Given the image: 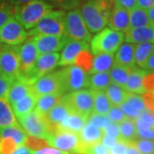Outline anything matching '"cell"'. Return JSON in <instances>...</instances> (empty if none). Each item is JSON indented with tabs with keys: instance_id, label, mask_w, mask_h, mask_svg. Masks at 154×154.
Listing matches in <instances>:
<instances>
[{
	"instance_id": "1",
	"label": "cell",
	"mask_w": 154,
	"mask_h": 154,
	"mask_svg": "<svg viewBox=\"0 0 154 154\" xmlns=\"http://www.w3.org/2000/svg\"><path fill=\"white\" fill-rule=\"evenodd\" d=\"M112 8V1L110 0H88L79 11L89 32L97 33L108 24Z\"/></svg>"
},
{
	"instance_id": "2",
	"label": "cell",
	"mask_w": 154,
	"mask_h": 154,
	"mask_svg": "<svg viewBox=\"0 0 154 154\" xmlns=\"http://www.w3.org/2000/svg\"><path fill=\"white\" fill-rule=\"evenodd\" d=\"M53 10V6L44 0H32L15 8L13 17L26 30L33 28L38 21Z\"/></svg>"
},
{
	"instance_id": "3",
	"label": "cell",
	"mask_w": 154,
	"mask_h": 154,
	"mask_svg": "<svg viewBox=\"0 0 154 154\" xmlns=\"http://www.w3.org/2000/svg\"><path fill=\"white\" fill-rule=\"evenodd\" d=\"M90 41L94 55L99 53L114 54L124 41V33L105 28L96 33Z\"/></svg>"
},
{
	"instance_id": "4",
	"label": "cell",
	"mask_w": 154,
	"mask_h": 154,
	"mask_svg": "<svg viewBox=\"0 0 154 154\" xmlns=\"http://www.w3.org/2000/svg\"><path fill=\"white\" fill-rule=\"evenodd\" d=\"M64 17V11H51L38 21L36 26L28 32V35H63Z\"/></svg>"
},
{
	"instance_id": "5",
	"label": "cell",
	"mask_w": 154,
	"mask_h": 154,
	"mask_svg": "<svg viewBox=\"0 0 154 154\" xmlns=\"http://www.w3.org/2000/svg\"><path fill=\"white\" fill-rule=\"evenodd\" d=\"M17 121L22 129L29 136L46 140L51 134L49 123L45 117L35 110L17 118Z\"/></svg>"
},
{
	"instance_id": "6",
	"label": "cell",
	"mask_w": 154,
	"mask_h": 154,
	"mask_svg": "<svg viewBox=\"0 0 154 154\" xmlns=\"http://www.w3.org/2000/svg\"><path fill=\"white\" fill-rule=\"evenodd\" d=\"M46 142L48 146L69 154H82V146L76 133L57 129L50 134Z\"/></svg>"
},
{
	"instance_id": "7",
	"label": "cell",
	"mask_w": 154,
	"mask_h": 154,
	"mask_svg": "<svg viewBox=\"0 0 154 154\" xmlns=\"http://www.w3.org/2000/svg\"><path fill=\"white\" fill-rule=\"evenodd\" d=\"M72 112L86 118L94 110V91L92 89H81L63 96Z\"/></svg>"
},
{
	"instance_id": "8",
	"label": "cell",
	"mask_w": 154,
	"mask_h": 154,
	"mask_svg": "<svg viewBox=\"0 0 154 154\" xmlns=\"http://www.w3.org/2000/svg\"><path fill=\"white\" fill-rule=\"evenodd\" d=\"M64 34L68 38L75 40H83L87 42L91 40V33L83 21L79 10H72L65 14Z\"/></svg>"
},
{
	"instance_id": "9",
	"label": "cell",
	"mask_w": 154,
	"mask_h": 154,
	"mask_svg": "<svg viewBox=\"0 0 154 154\" xmlns=\"http://www.w3.org/2000/svg\"><path fill=\"white\" fill-rule=\"evenodd\" d=\"M31 88L32 93L36 97L52 94L63 95V94L65 93L63 84L61 70L51 71L40 76L31 85Z\"/></svg>"
},
{
	"instance_id": "10",
	"label": "cell",
	"mask_w": 154,
	"mask_h": 154,
	"mask_svg": "<svg viewBox=\"0 0 154 154\" xmlns=\"http://www.w3.org/2000/svg\"><path fill=\"white\" fill-rule=\"evenodd\" d=\"M61 74L65 93L69 94L88 87L89 74L78 65H69L61 69Z\"/></svg>"
},
{
	"instance_id": "11",
	"label": "cell",
	"mask_w": 154,
	"mask_h": 154,
	"mask_svg": "<svg viewBox=\"0 0 154 154\" xmlns=\"http://www.w3.org/2000/svg\"><path fill=\"white\" fill-rule=\"evenodd\" d=\"M60 54L58 52L39 54L35 61L34 66L31 71L24 75H19L27 81L29 84H33L38 78L51 72L58 64Z\"/></svg>"
},
{
	"instance_id": "12",
	"label": "cell",
	"mask_w": 154,
	"mask_h": 154,
	"mask_svg": "<svg viewBox=\"0 0 154 154\" xmlns=\"http://www.w3.org/2000/svg\"><path fill=\"white\" fill-rule=\"evenodd\" d=\"M28 36V32L14 17L0 28V43L8 45L22 44Z\"/></svg>"
},
{
	"instance_id": "13",
	"label": "cell",
	"mask_w": 154,
	"mask_h": 154,
	"mask_svg": "<svg viewBox=\"0 0 154 154\" xmlns=\"http://www.w3.org/2000/svg\"><path fill=\"white\" fill-rule=\"evenodd\" d=\"M17 46L5 45L0 49L1 73L14 78H17L20 75V60Z\"/></svg>"
},
{
	"instance_id": "14",
	"label": "cell",
	"mask_w": 154,
	"mask_h": 154,
	"mask_svg": "<svg viewBox=\"0 0 154 154\" xmlns=\"http://www.w3.org/2000/svg\"><path fill=\"white\" fill-rule=\"evenodd\" d=\"M33 43L39 54L58 52L63 50L69 38L63 35H33L32 36Z\"/></svg>"
},
{
	"instance_id": "15",
	"label": "cell",
	"mask_w": 154,
	"mask_h": 154,
	"mask_svg": "<svg viewBox=\"0 0 154 154\" xmlns=\"http://www.w3.org/2000/svg\"><path fill=\"white\" fill-rule=\"evenodd\" d=\"M20 60V75H24L33 69L38 53L33 38L26 39L21 45L17 46Z\"/></svg>"
},
{
	"instance_id": "16",
	"label": "cell",
	"mask_w": 154,
	"mask_h": 154,
	"mask_svg": "<svg viewBox=\"0 0 154 154\" xmlns=\"http://www.w3.org/2000/svg\"><path fill=\"white\" fill-rule=\"evenodd\" d=\"M89 49V44L83 40H75L69 38L63 46L60 58L58 61V66H69L75 64L80 54Z\"/></svg>"
},
{
	"instance_id": "17",
	"label": "cell",
	"mask_w": 154,
	"mask_h": 154,
	"mask_svg": "<svg viewBox=\"0 0 154 154\" xmlns=\"http://www.w3.org/2000/svg\"><path fill=\"white\" fill-rule=\"evenodd\" d=\"M107 25L113 30L125 33L129 28V11L114 4Z\"/></svg>"
},
{
	"instance_id": "18",
	"label": "cell",
	"mask_w": 154,
	"mask_h": 154,
	"mask_svg": "<svg viewBox=\"0 0 154 154\" xmlns=\"http://www.w3.org/2000/svg\"><path fill=\"white\" fill-rule=\"evenodd\" d=\"M70 112H72L70 108L67 103L64 101L63 98L62 97L61 100L57 103L51 110L48 111V113L45 116L47 122L49 123L51 134L55 132L57 129V125L63 121L67 116Z\"/></svg>"
},
{
	"instance_id": "19",
	"label": "cell",
	"mask_w": 154,
	"mask_h": 154,
	"mask_svg": "<svg viewBox=\"0 0 154 154\" xmlns=\"http://www.w3.org/2000/svg\"><path fill=\"white\" fill-rule=\"evenodd\" d=\"M124 39L132 44L154 42V25L128 28L125 32Z\"/></svg>"
},
{
	"instance_id": "20",
	"label": "cell",
	"mask_w": 154,
	"mask_h": 154,
	"mask_svg": "<svg viewBox=\"0 0 154 154\" xmlns=\"http://www.w3.org/2000/svg\"><path fill=\"white\" fill-rule=\"evenodd\" d=\"M146 71V69L137 66L129 69V74L125 86L127 92L140 95L146 93L143 87V76Z\"/></svg>"
},
{
	"instance_id": "21",
	"label": "cell",
	"mask_w": 154,
	"mask_h": 154,
	"mask_svg": "<svg viewBox=\"0 0 154 154\" xmlns=\"http://www.w3.org/2000/svg\"><path fill=\"white\" fill-rule=\"evenodd\" d=\"M30 94H32L31 84H29L21 76H18L13 82L9 90L7 100L10 105H12L13 103L22 99Z\"/></svg>"
},
{
	"instance_id": "22",
	"label": "cell",
	"mask_w": 154,
	"mask_h": 154,
	"mask_svg": "<svg viewBox=\"0 0 154 154\" xmlns=\"http://www.w3.org/2000/svg\"><path fill=\"white\" fill-rule=\"evenodd\" d=\"M134 44L128 42L122 43L116 51L114 63L128 69L136 66L134 61Z\"/></svg>"
},
{
	"instance_id": "23",
	"label": "cell",
	"mask_w": 154,
	"mask_h": 154,
	"mask_svg": "<svg viewBox=\"0 0 154 154\" xmlns=\"http://www.w3.org/2000/svg\"><path fill=\"white\" fill-rule=\"evenodd\" d=\"M78 134L83 148L100 142L104 135V131L103 129L95 127L88 122Z\"/></svg>"
},
{
	"instance_id": "24",
	"label": "cell",
	"mask_w": 154,
	"mask_h": 154,
	"mask_svg": "<svg viewBox=\"0 0 154 154\" xmlns=\"http://www.w3.org/2000/svg\"><path fill=\"white\" fill-rule=\"evenodd\" d=\"M87 122H88V118L75 112H70L57 125V129L79 134Z\"/></svg>"
},
{
	"instance_id": "25",
	"label": "cell",
	"mask_w": 154,
	"mask_h": 154,
	"mask_svg": "<svg viewBox=\"0 0 154 154\" xmlns=\"http://www.w3.org/2000/svg\"><path fill=\"white\" fill-rule=\"evenodd\" d=\"M37 97L32 93L28 96L22 98L17 102L11 105L12 110L17 118H19L22 116L26 115L29 112L33 111L35 108Z\"/></svg>"
},
{
	"instance_id": "26",
	"label": "cell",
	"mask_w": 154,
	"mask_h": 154,
	"mask_svg": "<svg viewBox=\"0 0 154 154\" xmlns=\"http://www.w3.org/2000/svg\"><path fill=\"white\" fill-rule=\"evenodd\" d=\"M114 63V54L99 53L94 55L92 68L89 69V75L99 72H109Z\"/></svg>"
},
{
	"instance_id": "27",
	"label": "cell",
	"mask_w": 154,
	"mask_h": 154,
	"mask_svg": "<svg viewBox=\"0 0 154 154\" xmlns=\"http://www.w3.org/2000/svg\"><path fill=\"white\" fill-rule=\"evenodd\" d=\"M0 137L12 139L18 146H23L26 143L28 134L22 129L19 123L3 128L0 129Z\"/></svg>"
},
{
	"instance_id": "28",
	"label": "cell",
	"mask_w": 154,
	"mask_h": 154,
	"mask_svg": "<svg viewBox=\"0 0 154 154\" xmlns=\"http://www.w3.org/2000/svg\"><path fill=\"white\" fill-rule=\"evenodd\" d=\"M63 97V94H45L38 96L36 99V104L34 110L38 112L40 115L45 116L54 105L58 103Z\"/></svg>"
},
{
	"instance_id": "29",
	"label": "cell",
	"mask_w": 154,
	"mask_h": 154,
	"mask_svg": "<svg viewBox=\"0 0 154 154\" xmlns=\"http://www.w3.org/2000/svg\"><path fill=\"white\" fill-rule=\"evenodd\" d=\"M154 51V42H143L134 45V61L135 65L145 69L149 57Z\"/></svg>"
},
{
	"instance_id": "30",
	"label": "cell",
	"mask_w": 154,
	"mask_h": 154,
	"mask_svg": "<svg viewBox=\"0 0 154 154\" xmlns=\"http://www.w3.org/2000/svg\"><path fill=\"white\" fill-rule=\"evenodd\" d=\"M152 25L149 20L147 11L136 6L129 11V28H140Z\"/></svg>"
},
{
	"instance_id": "31",
	"label": "cell",
	"mask_w": 154,
	"mask_h": 154,
	"mask_svg": "<svg viewBox=\"0 0 154 154\" xmlns=\"http://www.w3.org/2000/svg\"><path fill=\"white\" fill-rule=\"evenodd\" d=\"M18 121L7 99H0V129L17 124Z\"/></svg>"
},
{
	"instance_id": "32",
	"label": "cell",
	"mask_w": 154,
	"mask_h": 154,
	"mask_svg": "<svg viewBox=\"0 0 154 154\" xmlns=\"http://www.w3.org/2000/svg\"><path fill=\"white\" fill-rule=\"evenodd\" d=\"M110 82L109 72H99L89 75L88 87L93 91H105Z\"/></svg>"
},
{
	"instance_id": "33",
	"label": "cell",
	"mask_w": 154,
	"mask_h": 154,
	"mask_svg": "<svg viewBox=\"0 0 154 154\" xmlns=\"http://www.w3.org/2000/svg\"><path fill=\"white\" fill-rule=\"evenodd\" d=\"M105 93L107 95L111 105L119 106L125 100L127 91L125 88H122L121 86L116 83L110 82L105 90Z\"/></svg>"
},
{
	"instance_id": "34",
	"label": "cell",
	"mask_w": 154,
	"mask_h": 154,
	"mask_svg": "<svg viewBox=\"0 0 154 154\" xmlns=\"http://www.w3.org/2000/svg\"><path fill=\"white\" fill-rule=\"evenodd\" d=\"M118 124L120 128V140L128 143L137 139V128L134 120L130 118H126L124 121Z\"/></svg>"
},
{
	"instance_id": "35",
	"label": "cell",
	"mask_w": 154,
	"mask_h": 154,
	"mask_svg": "<svg viewBox=\"0 0 154 154\" xmlns=\"http://www.w3.org/2000/svg\"><path fill=\"white\" fill-rule=\"evenodd\" d=\"M109 74H110L111 82L116 83V84L121 86L122 88H125L128 74H129L128 68L122 66L120 64L114 63L109 71Z\"/></svg>"
},
{
	"instance_id": "36",
	"label": "cell",
	"mask_w": 154,
	"mask_h": 154,
	"mask_svg": "<svg viewBox=\"0 0 154 154\" xmlns=\"http://www.w3.org/2000/svg\"><path fill=\"white\" fill-rule=\"evenodd\" d=\"M110 100L105 91H94V110L93 112L106 115L111 107Z\"/></svg>"
},
{
	"instance_id": "37",
	"label": "cell",
	"mask_w": 154,
	"mask_h": 154,
	"mask_svg": "<svg viewBox=\"0 0 154 154\" xmlns=\"http://www.w3.org/2000/svg\"><path fill=\"white\" fill-rule=\"evenodd\" d=\"M124 102L127 103L129 106H131L132 108H134V110H138L140 112H143L146 110V106H145L143 98L140 94H132V93L127 92Z\"/></svg>"
},
{
	"instance_id": "38",
	"label": "cell",
	"mask_w": 154,
	"mask_h": 154,
	"mask_svg": "<svg viewBox=\"0 0 154 154\" xmlns=\"http://www.w3.org/2000/svg\"><path fill=\"white\" fill-rule=\"evenodd\" d=\"M88 122L89 123H91L101 129H105L106 127H108L111 123V122L109 119V117L107 116V115L98 114L95 112H92L91 115L88 116Z\"/></svg>"
},
{
	"instance_id": "39",
	"label": "cell",
	"mask_w": 154,
	"mask_h": 154,
	"mask_svg": "<svg viewBox=\"0 0 154 154\" xmlns=\"http://www.w3.org/2000/svg\"><path fill=\"white\" fill-rule=\"evenodd\" d=\"M133 143L141 154H153L154 153V141L151 140L145 139H135Z\"/></svg>"
},
{
	"instance_id": "40",
	"label": "cell",
	"mask_w": 154,
	"mask_h": 154,
	"mask_svg": "<svg viewBox=\"0 0 154 154\" xmlns=\"http://www.w3.org/2000/svg\"><path fill=\"white\" fill-rule=\"evenodd\" d=\"M15 80L16 78L14 77L8 76L4 74L0 75V99H7L9 90Z\"/></svg>"
},
{
	"instance_id": "41",
	"label": "cell",
	"mask_w": 154,
	"mask_h": 154,
	"mask_svg": "<svg viewBox=\"0 0 154 154\" xmlns=\"http://www.w3.org/2000/svg\"><path fill=\"white\" fill-rule=\"evenodd\" d=\"M13 13L12 7L5 1L0 0V28L13 17Z\"/></svg>"
},
{
	"instance_id": "42",
	"label": "cell",
	"mask_w": 154,
	"mask_h": 154,
	"mask_svg": "<svg viewBox=\"0 0 154 154\" xmlns=\"http://www.w3.org/2000/svg\"><path fill=\"white\" fill-rule=\"evenodd\" d=\"M106 115L109 117L111 122H115V123H120L128 118L123 113V111L122 110L120 106L118 105H111Z\"/></svg>"
},
{
	"instance_id": "43",
	"label": "cell",
	"mask_w": 154,
	"mask_h": 154,
	"mask_svg": "<svg viewBox=\"0 0 154 154\" xmlns=\"http://www.w3.org/2000/svg\"><path fill=\"white\" fill-rule=\"evenodd\" d=\"M82 154H110V150L99 142L89 146L83 147Z\"/></svg>"
},
{
	"instance_id": "44",
	"label": "cell",
	"mask_w": 154,
	"mask_h": 154,
	"mask_svg": "<svg viewBox=\"0 0 154 154\" xmlns=\"http://www.w3.org/2000/svg\"><path fill=\"white\" fill-rule=\"evenodd\" d=\"M25 146H27L28 148L32 149L33 151H34L35 149L38 150L39 148H42L44 147L45 146H48V144L46 142L45 140L43 139H39V138H35L32 137V136H29L28 137L27 140H26V143Z\"/></svg>"
},
{
	"instance_id": "45",
	"label": "cell",
	"mask_w": 154,
	"mask_h": 154,
	"mask_svg": "<svg viewBox=\"0 0 154 154\" xmlns=\"http://www.w3.org/2000/svg\"><path fill=\"white\" fill-rule=\"evenodd\" d=\"M119 106H120V108L123 111V113L125 114L127 117L132 119L134 121H135L136 119H138L140 117V113H141V112H140L138 110H134V108H132L131 106H129L125 102H123Z\"/></svg>"
},
{
	"instance_id": "46",
	"label": "cell",
	"mask_w": 154,
	"mask_h": 154,
	"mask_svg": "<svg viewBox=\"0 0 154 154\" xmlns=\"http://www.w3.org/2000/svg\"><path fill=\"white\" fill-rule=\"evenodd\" d=\"M143 87L146 93L154 91V73L146 71L143 76Z\"/></svg>"
},
{
	"instance_id": "47",
	"label": "cell",
	"mask_w": 154,
	"mask_h": 154,
	"mask_svg": "<svg viewBox=\"0 0 154 154\" xmlns=\"http://www.w3.org/2000/svg\"><path fill=\"white\" fill-rule=\"evenodd\" d=\"M103 131L105 135H108L110 137L120 140V128L118 123L111 122L109 126L106 127L105 129H103Z\"/></svg>"
},
{
	"instance_id": "48",
	"label": "cell",
	"mask_w": 154,
	"mask_h": 154,
	"mask_svg": "<svg viewBox=\"0 0 154 154\" xmlns=\"http://www.w3.org/2000/svg\"><path fill=\"white\" fill-rule=\"evenodd\" d=\"M146 110L154 114V91L147 92L142 94Z\"/></svg>"
},
{
	"instance_id": "49",
	"label": "cell",
	"mask_w": 154,
	"mask_h": 154,
	"mask_svg": "<svg viewBox=\"0 0 154 154\" xmlns=\"http://www.w3.org/2000/svg\"><path fill=\"white\" fill-rule=\"evenodd\" d=\"M128 144L124 140H118L115 146L110 149V154H126Z\"/></svg>"
},
{
	"instance_id": "50",
	"label": "cell",
	"mask_w": 154,
	"mask_h": 154,
	"mask_svg": "<svg viewBox=\"0 0 154 154\" xmlns=\"http://www.w3.org/2000/svg\"><path fill=\"white\" fill-rule=\"evenodd\" d=\"M32 154H69L68 152H63L61 150L51 147V146H44L42 148L33 151Z\"/></svg>"
},
{
	"instance_id": "51",
	"label": "cell",
	"mask_w": 154,
	"mask_h": 154,
	"mask_svg": "<svg viewBox=\"0 0 154 154\" xmlns=\"http://www.w3.org/2000/svg\"><path fill=\"white\" fill-rule=\"evenodd\" d=\"M137 138L154 140V128H146V129H137Z\"/></svg>"
},
{
	"instance_id": "52",
	"label": "cell",
	"mask_w": 154,
	"mask_h": 154,
	"mask_svg": "<svg viewBox=\"0 0 154 154\" xmlns=\"http://www.w3.org/2000/svg\"><path fill=\"white\" fill-rule=\"evenodd\" d=\"M114 2L128 11H131L137 6V0H114Z\"/></svg>"
},
{
	"instance_id": "53",
	"label": "cell",
	"mask_w": 154,
	"mask_h": 154,
	"mask_svg": "<svg viewBox=\"0 0 154 154\" xmlns=\"http://www.w3.org/2000/svg\"><path fill=\"white\" fill-rule=\"evenodd\" d=\"M117 139H115V138L110 137V136H108V135H103V137L100 140V143L102 144L103 146H105L106 148H108L110 150L111 147H113L116 145V143L117 142Z\"/></svg>"
},
{
	"instance_id": "54",
	"label": "cell",
	"mask_w": 154,
	"mask_h": 154,
	"mask_svg": "<svg viewBox=\"0 0 154 154\" xmlns=\"http://www.w3.org/2000/svg\"><path fill=\"white\" fill-rule=\"evenodd\" d=\"M45 1V0H44ZM51 3L54 4H57L59 5H62L64 8H68V7H72L74 6L77 3V0H47Z\"/></svg>"
},
{
	"instance_id": "55",
	"label": "cell",
	"mask_w": 154,
	"mask_h": 154,
	"mask_svg": "<svg viewBox=\"0 0 154 154\" xmlns=\"http://www.w3.org/2000/svg\"><path fill=\"white\" fill-rule=\"evenodd\" d=\"M32 152H33L32 149L28 148L27 146L23 145L17 147L11 154H32Z\"/></svg>"
},
{
	"instance_id": "56",
	"label": "cell",
	"mask_w": 154,
	"mask_h": 154,
	"mask_svg": "<svg viewBox=\"0 0 154 154\" xmlns=\"http://www.w3.org/2000/svg\"><path fill=\"white\" fill-rule=\"evenodd\" d=\"M154 5V0H137V6L144 10H148Z\"/></svg>"
},
{
	"instance_id": "57",
	"label": "cell",
	"mask_w": 154,
	"mask_h": 154,
	"mask_svg": "<svg viewBox=\"0 0 154 154\" xmlns=\"http://www.w3.org/2000/svg\"><path fill=\"white\" fill-rule=\"evenodd\" d=\"M145 69H146L147 71L153 72L154 73V51L149 57L148 60L146 62V64L145 67Z\"/></svg>"
},
{
	"instance_id": "58",
	"label": "cell",
	"mask_w": 154,
	"mask_h": 154,
	"mask_svg": "<svg viewBox=\"0 0 154 154\" xmlns=\"http://www.w3.org/2000/svg\"><path fill=\"white\" fill-rule=\"evenodd\" d=\"M126 154H141L140 152L136 148L134 144L132 142H128V149H127Z\"/></svg>"
},
{
	"instance_id": "59",
	"label": "cell",
	"mask_w": 154,
	"mask_h": 154,
	"mask_svg": "<svg viewBox=\"0 0 154 154\" xmlns=\"http://www.w3.org/2000/svg\"><path fill=\"white\" fill-rule=\"evenodd\" d=\"M9 1H10V3H11V5L18 6L24 5V4H26V3H28V2H30V1H32V0H9Z\"/></svg>"
},
{
	"instance_id": "60",
	"label": "cell",
	"mask_w": 154,
	"mask_h": 154,
	"mask_svg": "<svg viewBox=\"0 0 154 154\" xmlns=\"http://www.w3.org/2000/svg\"><path fill=\"white\" fill-rule=\"evenodd\" d=\"M147 14H148V17L150 22H151V23H152V25H154V5L147 10Z\"/></svg>"
},
{
	"instance_id": "61",
	"label": "cell",
	"mask_w": 154,
	"mask_h": 154,
	"mask_svg": "<svg viewBox=\"0 0 154 154\" xmlns=\"http://www.w3.org/2000/svg\"><path fill=\"white\" fill-rule=\"evenodd\" d=\"M1 74H2V73H1V70H0V75H1Z\"/></svg>"
},
{
	"instance_id": "62",
	"label": "cell",
	"mask_w": 154,
	"mask_h": 154,
	"mask_svg": "<svg viewBox=\"0 0 154 154\" xmlns=\"http://www.w3.org/2000/svg\"><path fill=\"white\" fill-rule=\"evenodd\" d=\"M110 1H114V0H110Z\"/></svg>"
},
{
	"instance_id": "63",
	"label": "cell",
	"mask_w": 154,
	"mask_h": 154,
	"mask_svg": "<svg viewBox=\"0 0 154 154\" xmlns=\"http://www.w3.org/2000/svg\"><path fill=\"white\" fill-rule=\"evenodd\" d=\"M152 128H154V125H153V127H152Z\"/></svg>"
},
{
	"instance_id": "64",
	"label": "cell",
	"mask_w": 154,
	"mask_h": 154,
	"mask_svg": "<svg viewBox=\"0 0 154 154\" xmlns=\"http://www.w3.org/2000/svg\"><path fill=\"white\" fill-rule=\"evenodd\" d=\"M153 154H154V153H153Z\"/></svg>"
}]
</instances>
